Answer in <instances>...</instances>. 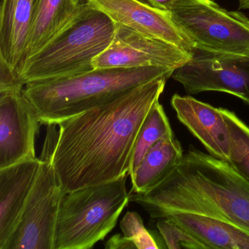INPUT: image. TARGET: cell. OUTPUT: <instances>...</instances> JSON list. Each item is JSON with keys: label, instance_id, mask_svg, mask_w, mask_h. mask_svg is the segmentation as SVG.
I'll return each mask as SVG.
<instances>
[{"label": "cell", "instance_id": "1", "mask_svg": "<svg viewBox=\"0 0 249 249\" xmlns=\"http://www.w3.org/2000/svg\"><path fill=\"white\" fill-rule=\"evenodd\" d=\"M167 80L150 81L58 124L53 161L64 193L129 174L140 129Z\"/></svg>", "mask_w": 249, "mask_h": 249}, {"label": "cell", "instance_id": "2", "mask_svg": "<svg viewBox=\"0 0 249 249\" xmlns=\"http://www.w3.org/2000/svg\"><path fill=\"white\" fill-rule=\"evenodd\" d=\"M152 219L180 213L212 217L249 233V180L227 160L190 145L158 184L130 192Z\"/></svg>", "mask_w": 249, "mask_h": 249}, {"label": "cell", "instance_id": "3", "mask_svg": "<svg viewBox=\"0 0 249 249\" xmlns=\"http://www.w3.org/2000/svg\"><path fill=\"white\" fill-rule=\"evenodd\" d=\"M174 71L167 67L94 69L68 78L27 84L24 93L41 124H58L142 84L169 79Z\"/></svg>", "mask_w": 249, "mask_h": 249}, {"label": "cell", "instance_id": "4", "mask_svg": "<svg viewBox=\"0 0 249 249\" xmlns=\"http://www.w3.org/2000/svg\"><path fill=\"white\" fill-rule=\"evenodd\" d=\"M116 24L87 2L71 22L41 51L18 65L25 85L93 71V61L111 43Z\"/></svg>", "mask_w": 249, "mask_h": 249}, {"label": "cell", "instance_id": "5", "mask_svg": "<svg viewBox=\"0 0 249 249\" xmlns=\"http://www.w3.org/2000/svg\"><path fill=\"white\" fill-rule=\"evenodd\" d=\"M128 176L64 193L53 249H89L104 240L130 202L126 186Z\"/></svg>", "mask_w": 249, "mask_h": 249}, {"label": "cell", "instance_id": "6", "mask_svg": "<svg viewBox=\"0 0 249 249\" xmlns=\"http://www.w3.org/2000/svg\"><path fill=\"white\" fill-rule=\"evenodd\" d=\"M40 160V170L18 225L3 249H53L55 227L62 195L53 165L59 131L48 124Z\"/></svg>", "mask_w": 249, "mask_h": 249}, {"label": "cell", "instance_id": "7", "mask_svg": "<svg viewBox=\"0 0 249 249\" xmlns=\"http://www.w3.org/2000/svg\"><path fill=\"white\" fill-rule=\"evenodd\" d=\"M170 14L196 50L249 56V18L243 13L213 0H178Z\"/></svg>", "mask_w": 249, "mask_h": 249}, {"label": "cell", "instance_id": "8", "mask_svg": "<svg viewBox=\"0 0 249 249\" xmlns=\"http://www.w3.org/2000/svg\"><path fill=\"white\" fill-rule=\"evenodd\" d=\"M171 78L187 94L227 93L249 106V56L196 50L188 62L175 69Z\"/></svg>", "mask_w": 249, "mask_h": 249}, {"label": "cell", "instance_id": "9", "mask_svg": "<svg viewBox=\"0 0 249 249\" xmlns=\"http://www.w3.org/2000/svg\"><path fill=\"white\" fill-rule=\"evenodd\" d=\"M116 24L110 46L93 61L94 69L138 68L183 65L193 54L174 45Z\"/></svg>", "mask_w": 249, "mask_h": 249}, {"label": "cell", "instance_id": "10", "mask_svg": "<svg viewBox=\"0 0 249 249\" xmlns=\"http://www.w3.org/2000/svg\"><path fill=\"white\" fill-rule=\"evenodd\" d=\"M40 119L22 91L0 94V169L36 158Z\"/></svg>", "mask_w": 249, "mask_h": 249}, {"label": "cell", "instance_id": "11", "mask_svg": "<svg viewBox=\"0 0 249 249\" xmlns=\"http://www.w3.org/2000/svg\"><path fill=\"white\" fill-rule=\"evenodd\" d=\"M116 24L174 45L189 53L195 46L177 27L169 11L154 8L144 0H85Z\"/></svg>", "mask_w": 249, "mask_h": 249}, {"label": "cell", "instance_id": "12", "mask_svg": "<svg viewBox=\"0 0 249 249\" xmlns=\"http://www.w3.org/2000/svg\"><path fill=\"white\" fill-rule=\"evenodd\" d=\"M171 106L178 119L210 154L229 161L230 133L220 108L189 96L174 94Z\"/></svg>", "mask_w": 249, "mask_h": 249}, {"label": "cell", "instance_id": "13", "mask_svg": "<svg viewBox=\"0 0 249 249\" xmlns=\"http://www.w3.org/2000/svg\"><path fill=\"white\" fill-rule=\"evenodd\" d=\"M40 164L36 157L0 169V249L18 225Z\"/></svg>", "mask_w": 249, "mask_h": 249}, {"label": "cell", "instance_id": "14", "mask_svg": "<svg viewBox=\"0 0 249 249\" xmlns=\"http://www.w3.org/2000/svg\"><path fill=\"white\" fill-rule=\"evenodd\" d=\"M35 0H2L0 11V59L18 71L28 43Z\"/></svg>", "mask_w": 249, "mask_h": 249}, {"label": "cell", "instance_id": "15", "mask_svg": "<svg viewBox=\"0 0 249 249\" xmlns=\"http://www.w3.org/2000/svg\"><path fill=\"white\" fill-rule=\"evenodd\" d=\"M81 4L75 5L72 0H35L28 43L21 62L38 53L62 32L76 15Z\"/></svg>", "mask_w": 249, "mask_h": 249}, {"label": "cell", "instance_id": "16", "mask_svg": "<svg viewBox=\"0 0 249 249\" xmlns=\"http://www.w3.org/2000/svg\"><path fill=\"white\" fill-rule=\"evenodd\" d=\"M166 218L183 227L208 249H249V233L226 221L189 213Z\"/></svg>", "mask_w": 249, "mask_h": 249}, {"label": "cell", "instance_id": "17", "mask_svg": "<svg viewBox=\"0 0 249 249\" xmlns=\"http://www.w3.org/2000/svg\"><path fill=\"white\" fill-rule=\"evenodd\" d=\"M183 148L174 135L156 142L130 176L131 193H144L158 184L183 156Z\"/></svg>", "mask_w": 249, "mask_h": 249}, {"label": "cell", "instance_id": "18", "mask_svg": "<svg viewBox=\"0 0 249 249\" xmlns=\"http://www.w3.org/2000/svg\"><path fill=\"white\" fill-rule=\"evenodd\" d=\"M173 135L168 118L163 106L158 102L148 113L140 129L134 149L129 176L135 173L145 154L156 142Z\"/></svg>", "mask_w": 249, "mask_h": 249}, {"label": "cell", "instance_id": "19", "mask_svg": "<svg viewBox=\"0 0 249 249\" xmlns=\"http://www.w3.org/2000/svg\"><path fill=\"white\" fill-rule=\"evenodd\" d=\"M230 133V161L249 180V126L234 112L219 107Z\"/></svg>", "mask_w": 249, "mask_h": 249}, {"label": "cell", "instance_id": "20", "mask_svg": "<svg viewBox=\"0 0 249 249\" xmlns=\"http://www.w3.org/2000/svg\"><path fill=\"white\" fill-rule=\"evenodd\" d=\"M157 227L170 249H208L200 240L169 218H160Z\"/></svg>", "mask_w": 249, "mask_h": 249}, {"label": "cell", "instance_id": "21", "mask_svg": "<svg viewBox=\"0 0 249 249\" xmlns=\"http://www.w3.org/2000/svg\"><path fill=\"white\" fill-rule=\"evenodd\" d=\"M120 228L124 236L131 240L136 249H159L155 239L145 228L143 221L138 213H126L121 221Z\"/></svg>", "mask_w": 249, "mask_h": 249}, {"label": "cell", "instance_id": "22", "mask_svg": "<svg viewBox=\"0 0 249 249\" xmlns=\"http://www.w3.org/2000/svg\"><path fill=\"white\" fill-rule=\"evenodd\" d=\"M23 83L18 71L11 69L3 60L0 59V94L19 92L24 90Z\"/></svg>", "mask_w": 249, "mask_h": 249}, {"label": "cell", "instance_id": "23", "mask_svg": "<svg viewBox=\"0 0 249 249\" xmlns=\"http://www.w3.org/2000/svg\"><path fill=\"white\" fill-rule=\"evenodd\" d=\"M105 248L107 249H136V246L124 236L116 234L106 242Z\"/></svg>", "mask_w": 249, "mask_h": 249}, {"label": "cell", "instance_id": "24", "mask_svg": "<svg viewBox=\"0 0 249 249\" xmlns=\"http://www.w3.org/2000/svg\"><path fill=\"white\" fill-rule=\"evenodd\" d=\"M151 6L164 11H170L173 9L178 0H145Z\"/></svg>", "mask_w": 249, "mask_h": 249}, {"label": "cell", "instance_id": "25", "mask_svg": "<svg viewBox=\"0 0 249 249\" xmlns=\"http://www.w3.org/2000/svg\"><path fill=\"white\" fill-rule=\"evenodd\" d=\"M239 9L249 11V0H237Z\"/></svg>", "mask_w": 249, "mask_h": 249}, {"label": "cell", "instance_id": "26", "mask_svg": "<svg viewBox=\"0 0 249 249\" xmlns=\"http://www.w3.org/2000/svg\"><path fill=\"white\" fill-rule=\"evenodd\" d=\"M72 1L75 5H78L81 3V1H82V0H72Z\"/></svg>", "mask_w": 249, "mask_h": 249}, {"label": "cell", "instance_id": "27", "mask_svg": "<svg viewBox=\"0 0 249 249\" xmlns=\"http://www.w3.org/2000/svg\"><path fill=\"white\" fill-rule=\"evenodd\" d=\"M213 1H215V0H213Z\"/></svg>", "mask_w": 249, "mask_h": 249}]
</instances>
